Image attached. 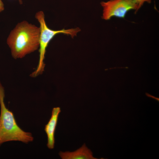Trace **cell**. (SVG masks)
<instances>
[{
	"mask_svg": "<svg viewBox=\"0 0 159 159\" xmlns=\"http://www.w3.org/2000/svg\"><path fill=\"white\" fill-rule=\"evenodd\" d=\"M40 29L25 21L18 23L11 32L7 39L12 57L21 59L39 47Z\"/></svg>",
	"mask_w": 159,
	"mask_h": 159,
	"instance_id": "6da1fadb",
	"label": "cell"
},
{
	"mask_svg": "<svg viewBox=\"0 0 159 159\" xmlns=\"http://www.w3.org/2000/svg\"><path fill=\"white\" fill-rule=\"evenodd\" d=\"M5 92L0 81V146L10 141L28 143L34 138L30 132L24 131L17 124L13 113L6 108L4 102Z\"/></svg>",
	"mask_w": 159,
	"mask_h": 159,
	"instance_id": "7a4b0ae2",
	"label": "cell"
},
{
	"mask_svg": "<svg viewBox=\"0 0 159 159\" xmlns=\"http://www.w3.org/2000/svg\"><path fill=\"white\" fill-rule=\"evenodd\" d=\"M35 17L40 24V39L39 44V58L38 64L36 69L30 74L32 77H35L41 74L43 72L45 64L44 60L46 48L50 41L54 36L60 33L69 35L73 38L80 31L79 28L67 29H63L59 30H54L49 28L47 26L43 11L37 12Z\"/></svg>",
	"mask_w": 159,
	"mask_h": 159,
	"instance_id": "3957f363",
	"label": "cell"
},
{
	"mask_svg": "<svg viewBox=\"0 0 159 159\" xmlns=\"http://www.w3.org/2000/svg\"><path fill=\"white\" fill-rule=\"evenodd\" d=\"M102 7V18L110 19L112 17L124 18L126 13L131 10L138 11V5L135 0H110L100 3Z\"/></svg>",
	"mask_w": 159,
	"mask_h": 159,
	"instance_id": "277c9868",
	"label": "cell"
},
{
	"mask_svg": "<svg viewBox=\"0 0 159 159\" xmlns=\"http://www.w3.org/2000/svg\"><path fill=\"white\" fill-rule=\"evenodd\" d=\"M61 111L59 107L53 108L51 117L48 123L45 125L44 130L47 137V146L49 149H53L54 148V133L59 115Z\"/></svg>",
	"mask_w": 159,
	"mask_h": 159,
	"instance_id": "5b68a950",
	"label": "cell"
},
{
	"mask_svg": "<svg viewBox=\"0 0 159 159\" xmlns=\"http://www.w3.org/2000/svg\"><path fill=\"white\" fill-rule=\"evenodd\" d=\"M59 154L62 159H95L91 150L84 144L82 147L73 152L60 151Z\"/></svg>",
	"mask_w": 159,
	"mask_h": 159,
	"instance_id": "8992f818",
	"label": "cell"
},
{
	"mask_svg": "<svg viewBox=\"0 0 159 159\" xmlns=\"http://www.w3.org/2000/svg\"><path fill=\"white\" fill-rule=\"evenodd\" d=\"M135 1L138 5V11L145 2H147L149 4L151 2V0H135Z\"/></svg>",
	"mask_w": 159,
	"mask_h": 159,
	"instance_id": "52a82bcc",
	"label": "cell"
},
{
	"mask_svg": "<svg viewBox=\"0 0 159 159\" xmlns=\"http://www.w3.org/2000/svg\"><path fill=\"white\" fill-rule=\"evenodd\" d=\"M4 9V5L1 0H0V13L3 11Z\"/></svg>",
	"mask_w": 159,
	"mask_h": 159,
	"instance_id": "ba28073f",
	"label": "cell"
},
{
	"mask_svg": "<svg viewBox=\"0 0 159 159\" xmlns=\"http://www.w3.org/2000/svg\"><path fill=\"white\" fill-rule=\"evenodd\" d=\"M18 0L19 3L20 4H22V1L21 0Z\"/></svg>",
	"mask_w": 159,
	"mask_h": 159,
	"instance_id": "9c48e42d",
	"label": "cell"
}]
</instances>
